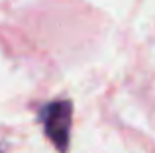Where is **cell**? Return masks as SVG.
Returning a JSON list of instances; mask_svg holds the SVG:
<instances>
[{
	"mask_svg": "<svg viewBox=\"0 0 155 153\" xmlns=\"http://www.w3.org/2000/svg\"><path fill=\"white\" fill-rule=\"evenodd\" d=\"M71 114H73V104L69 100H55V102L47 104L41 112V122L47 138L61 153H65L69 147Z\"/></svg>",
	"mask_w": 155,
	"mask_h": 153,
	"instance_id": "6da1fadb",
	"label": "cell"
}]
</instances>
